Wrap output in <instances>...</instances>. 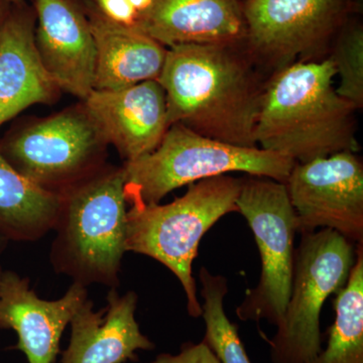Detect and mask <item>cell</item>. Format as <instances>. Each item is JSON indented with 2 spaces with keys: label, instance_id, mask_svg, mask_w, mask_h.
<instances>
[{
  "label": "cell",
  "instance_id": "20",
  "mask_svg": "<svg viewBox=\"0 0 363 363\" xmlns=\"http://www.w3.org/2000/svg\"><path fill=\"white\" fill-rule=\"evenodd\" d=\"M203 298L202 315L205 322L203 342L209 346L220 363H252L238 334V326L227 317L224 298L228 281L221 274H213L206 267L199 272Z\"/></svg>",
  "mask_w": 363,
  "mask_h": 363
},
{
  "label": "cell",
  "instance_id": "2",
  "mask_svg": "<svg viewBox=\"0 0 363 363\" xmlns=\"http://www.w3.org/2000/svg\"><path fill=\"white\" fill-rule=\"evenodd\" d=\"M331 60L295 63L267 79L255 143L260 149L308 162L341 152L357 154V108L333 87Z\"/></svg>",
  "mask_w": 363,
  "mask_h": 363
},
{
  "label": "cell",
  "instance_id": "9",
  "mask_svg": "<svg viewBox=\"0 0 363 363\" xmlns=\"http://www.w3.org/2000/svg\"><path fill=\"white\" fill-rule=\"evenodd\" d=\"M236 207L252 229L262 262L259 284L236 308V315L241 321L267 320L277 326L292 288L295 210L285 184L257 176L242 179Z\"/></svg>",
  "mask_w": 363,
  "mask_h": 363
},
{
  "label": "cell",
  "instance_id": "26",
  "mask_svg": "<svg viewBox=\"0 0 363 363\" xmlns=\"http://www.w3.org/2000/svg\"><path fill=\"white\" fill-rule=\"evenodd\" d=\"M7 242H9V241H7L6 238L0 236V253L4 252V248L6 247ZM2 272H4V269H2V267H0V278H1Z\"/></svg>",
  "mask_w": 363,
  "mask_h": 363
},
{
  "label": "cell",
  "instance_id": "27",
  "mask_svg": "<svg viewBox=\"0 0 363 363\" xmlns=\"http://www.w3.org/2000/svg\"><path fill=\"white\" fill-rule=\"evenodd\" d=\"M6 1L9 2L11 4H20V2L25 1V0H6Z\"/></svg>",
  "mask_w": 363,
  "mask_h": 363
},
{
  "label": "cell",
  "instance_id": "8",
  "mask_svg": "<svg viewBox=\"0 0 363 363\" xmlns=\"http://www.w3.org/2000/svg\"><path fill=\"white\" fill-rule=\"evenodd\" d=\"M108 147L84 105L9 130L0 152L21 175L61 193L104 166Z\"/></svg>",
  "mask_w": 363,
  "mask_h": 363
},
{
  "label": "cell",
  "instance_id": "7",
  "mask_svg": "<svg viewBox=\"0 0 363 363\" xmlns=\"http://www.w3.org/2000/svg\"><path fill=\"white\" fill-rule=\"evenodd\" d=\"M360 11V0H243V47L269 78L328 58L339 30Z\"/></svg>",
  "mask_w": 363,
  "mask_h": 363
},
{
  "label": "cell",
  "instance_id": "1",
  "mask_svg": "<svg viewBox=\"0 0 363 363\" xmlns=\"http://www.w3.org/2000/svg\"><path fill=\"white\" fill-rule=\"evenodd\" d=\"M266 75L242 45L169 48L157 79L169 126L180 123L238 147H255Z\"/></svg>",
  "mask_w": 363,
  "mask_h": 363
},
{
  "label": "cell",
  "instance_id": "15",
  "mask_svg": "<svg viewBox=\"0 0 363 363\" xmlns=\"http://www.w3.org/2000/svg\"><path fill=\"white\" fill-rule=\"evenodd\" d=\"M160 44L242 45L243 0H152L135 25Z\"/></svg>",
  "mask_w": 363,
  "mask_h": 363
},
{
  "label": "cell",
  "instance_id": "4",
  "mask_svg": "<svg viewBox=\"0 0 363 363\" xmlns=\"http://www.w3.org/2000/svg\"><path fill=\"white\" fill-rule=\"evenodd\" d=\"M242 179L212 177L189 185L187 192L169 204L133 203L126 215V252L161 262L180 281L189 315L201 317L193 262L200 241L219 219L238 212Z\"/></svg>",
  "mask_w": 363,
  "mask_h": 363
},
{
  "label": "cell",
  "instance_id": "16",
  "mask_svg": "<svg viewBox=\"0 0 363 363\" xmlns=\"http://www.w3.org/2000/svg\"><path fill=\"white\" fill-rule=\"evenodd\" d=\"M101 311L93 310L87 298L72 318L70 344L62 352L61 363H125L136 362L138 350H155L136 322L138 295L121 296L116 289L107 295Z\"/></svg>",
  "mask_w": 363,
  "mask_h": 363
},
{
  "label": "cell",
  "instance_id": "17",
  "mask_svg": "<svg viewBox=\"0 0 363 363\" xmlns=\"http://www.w3.org/2000/svg\"><path fill=\"white\" fill-rule=\"evenodd\" d=\"M96 49L94 90H117L157 80L168 49L135 26L109 20L83 0Z\"/></svg>",
  "mask_w": 363,
  "mask_h": 363
},
{
  "label": "cell",
  "instance_id": "24",
  "mask_svg": "<svg viewBox=\"0 0 363 363\" xmlns=\"http://www.w3.org/2000/svg\"><path fill=\"white\" fill-rule=\"evenodd\" d=\"M128 1L130 2L131 6L135 7L138 13H140L149 9L152 0H128Z\"/></svg>",
  "mask_w": 363,
  "mask_h": 363
},
{
  "label": "cell",
  "instance_id": "22",
  "mask_svg": "<svg viewBox=\"0 0 363 363\" xmlns=\"http://www.w3.org/2000/svg\"><path fill=\"white\" fill-rule=\"evenodd\" d=\"M150 363H220L206 343L186 342L178 354L162 353Z\"/></svg>",
  "mask_w": 363,
  "mask_h": 363
},
{
  "label": "cell",
  "instance_id": "3",
  "mask_svg": "<svg viewBox=\"0 0 363 363\" xmlns=\"http://www.w3.org/2000/svg\"><path fill=\"white\" fill-rule=\"evenodd\" d=\"M61 194L50 252L52 269L84 286L100 284L116 289L126 252L123 167L104 166Z\"/></svg>",
  "mask_w": 363,
  "mask_h": 363
},
{
  "label": "cell",
  "instance_id": "12",
  "mask_svg": "<svg viewBox=\"0 0 363 363\" xmlns=\"http://www.w3.org/2000/svg\"><path fill=\"white\" fill-rule=\"evenodd\" d=\"M88 298L86 286L73 283L55 301L38 297L28 279L11 271L0 278V328L11 329L18 341L13 350L25 353L28 363H55L67 325Z\"/></svg>",
  "mask_w": 363,
  "mask_h": 363
},
{
  "label": "cell",
  "instance_id": "6",
  "mask_svg": "<svg viewBox=\"0 0 363 363\" xmlns=\"http://www.w3.org/2000/svg\"><path fill=\"white\" fill-rule=\"evenodd\" d=\"M357 260L354 243L321 229L302 233L294 255L292 288L269 344L272 363H308L322 350L320 315L325 301L344 288Z\"/></svg>",
  "mask_w": 363,
  "mask_h": 363
},
{
  "label": "cell",
  "instance_id": "23",
  "mask_svg": "<svg viewBox=\"0 0 363 363\" xmlns=\"http://www.w3.org/2000/svg\"><path fill=\"white\" fill-rule=\"evenodd\" d=\"M109 20L125 26H135L138 11L128 0H92Z\"/></svg>",
  "mask_w": 363,
  "mask_h": 363
},
{
  "label": "cell",
  "instance_id": "25",
  "mask_svg": "<svg viewBox=\"0 0 363 363\" xmlns=\"http://www.w3.org/2000/svg\"><path fill=\"white\" fill-rule=\"evenodd\" d=\"M11 4L6 1V0H0V26H1L4 18H6L7 11H9V7H11Z\"/></svg>",
  "mask_w": 363,
  "mask_h": 363
},
{
  "label": "cell",
  "instance_id": "5",
  "mask_svg": "<svg viewBox=\"0 0 363 363\" xmlns=\"http://www.w3.org/2000/svg\"><path fill=\"white\" fill-rule=\"evenodd\" d=\"M296 162L259 147L212 140L172 124L154 152L123 164L126 202L160 203L176 189L241 172L285 183Z\"/></svg>",
  "mask_w": 363,
  "mask_h": 363
},
{
  "label": "cell",
  "instance_id": "14",
  "mask_svg": "<svg viewBox=\"0 0 363 363\" xmlns=\"http://www.w3.org/2000/svg\"><path fill=\"white\" fill-rule=\"evenodd\" d=\"M37 18L25 1L11 4L0 26V128L35 104L60 96L35 45Z\"/></svg>",
  "mask_w": 363,
  "mask_h": 363
},
{
  "label": "cell",
  "instance_id": "19",
  "mask_svg": "<svg viewBox=\"0 0 363 363\" xmlns=\"http://www.w3.org/2000/svg\"><path fill=\"white\" fill-rule=\"evenodd\" d=\"M335 312L326 350L308 363H363V242L347 283L336 295Z\"/></svg>",
  "mask_w": 363,
  "mask_h": 363
},
{
  "label": "cell",
  "instance_id": "21",
  "mask_svg": "<svg viewBox=\"0 0 363 363\" xmlns=\"http://www.w3.org/2000/svg\"><path fill=\"white\" fill-rule=\"evenodd\" d=\"M328 58L340 80L336 92L359 111L363 107V25L358 16L339 30Z\"/></svg>",
  "mask_w": 363,
  "mask_h": 363
},
{
  "label": "cell",
  "instance_id": "10",
  "mask_svg": "<svg viewBox=\"0 0 363 363\" xmlns=\"http://www.w3.org/2000/svg\"><path fill=\"white\" fill-rule=\"evenodd\" d=\"M284 184L301 233L327 228L363 242V164L357 154L296 162Z\"/></svg>",
  "mask_w": 363,
  "mask_h": 363
},
{
  "label": "cell",
  "instance_id": "13",
  "mask_svg": "<svg viewBox=\"0 0 363 363\" xmlns=\"http://www.w3.org/2000/svg\"><path fill=\"white\" fill-rule=\"evenodd\" d=\"M82 104L125 162L154 152L169 128L166 94L157 80L123 89L93 90Z\"/></svg>",
  "mask_w": 363,
  "mask_h": 363
},
{
  "label": "cell",
  "instance_id": "18",
  "mask_svg": "<svg viewBox=\"0 0 363 363\" xmlns=\"http://www.w3.org/2000/svg\"><path fill=\"white\" fill-rule=\"evenodd\" d=\"M61 193L45 190L21 175L0 152V236L33 242L56 224Z\"/></svg>",
  "mask_w": 363,
  "mask_h": 363
},
{
  "label": "cell",
  "instance_id": "11",
  "mask_svg": "<svg viewBox=\"0 0 363 363\" xmlns=\"http://www.w3.org/2000/svg\"><path fill=\"white\" fill-rule=\"evenodd\" d=\"M35 45L61 91L84 101L94 90L96 49L83 0H33Z\"/></svg>",
  "mask_w": 363,
  "mask_h": 363
}]
</instances>
